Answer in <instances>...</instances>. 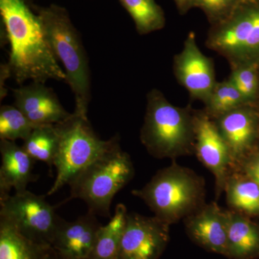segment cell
Segmentation results:
<instances>
[{"label":"cell","mask_w":259,"mask_h":259,"mask_svg":"<svg viewBox=\"0 0 259 259\" xmlns=\"http://www.w3.org/2000/svg\"><path fill=\"white\" fill-rule=\"evenodd\" d=\"M214 120L229 148L234 168L258 142L259 107L243 105Z\"/></svg>","instance_id":"obj_12"},{"label":"cell","mask_w":259,"mask_h":259,"mask_svg":"<svg viewBox=\"0 0 259 259\" xmlns=\"http://www.w3.org/2000/svg\"><path fill=\"white\" fill-rule=\"evenodd\" d=\"M59 134L55 125L35 126L24 141L23 149L34 160L44 162L50 168L54 166L58 149Z\"/></svg>","instance_id":"obj_21"},{"label":"cell","mask_w":259,"mask_h":259,"mask_svg":"<svg viewBox=\"0 0 259 259\" xmlns=\"http://www.w3.org/2000/svg\"><path fill=\"white\" fill-rule=\"evenodd\" d=\"M205 182L175 160L162 168L133 195L147 204L154 216L170 226L185 219L205 204Z\"/></svg>","instance_id":"obj_4"},{"label":"cell","mask_w":259,"mask_h":259,"mask_svg":"<svg viewBox=\"0 0 259 259\" xmlns=\"http://www.w3.org/2000/svg\"><path fill=\"white\" fill-rule=\"evenodd\" d=\"M174 72L192 100L207 101L217 83L214 61L199 50L194 32L189 34L183 49L174 58Z\"/></svg>","instance_id":"obj_11"},{"label":"cell","mask_w":259,"mask_h":259,"mask_svg":"<svg viewBox=\"0 0 259 259\" xmlns=\"http://www.w3.org/2000/svg\"><path fill=\"white\" fill-rule=\"evenodd\" d=\"M125 204H118L107 224L97 232L91 259H117L127 215Z\"/></svg>","instance_id":"obj_20"},{"label":"cell","mask_w":259,"mask_h":259,"mask_svg":"<svg viewBox=\"0 0 259 259\" xmlns=\"http://www.w3.org/2000/svg\"><path fill=\"white\" fill-rule=\"evenodd\" d=\"M100 226L90 211L72 222L60 218L51 247L62 259H91Z\"/></svg>","instance_id":"obj_14"},{"label":"cell","mask_w":259,"mask_h":259,"mask_svg":"<svg viewBox=\"0 0 259 259\" xmlns=\"http://www.w3.org/2000/svg\"><path fill=\"white\" fill-rule=\"evenodd\" d=\"M119 141L118 135L114 136L111 146L71 181L67 201L82 199L90 212L111 218L112 199L135 175L131 156L122 151Z\"/></svg>","instance_id":"obj_5"},{"label":"cell","mask_w":259,"mask_h":259,"mask_svg":"<svg viewBox=\"0 0 259 259\" xmlns=\"http://www.w3.org/2000/svg\"><path fill=\"white\" fill-rule=\"evenodd\" d=\"M258 142H259V139H258Z\"/></svg>","instance_id":"obj_30"},{"label":"cell","mask_w":259,"mask_h":259,"mask_svg":"<svg viewBox=\"0 0 259 259\" xmlns=\"http://www.w3.org/2000/svg\"><path fill=\"white\" fill-rule=\"evenodd\" d=\"M189 238L204 250L227 257V212L216 202L205 204L184 219Z\"/></svg>","instance_id":"obj_13"},{"label":"cell","mask_w":259,"mask_h":259,"mask_svg":"<svg viewBox=\"0 0 259 259\" xmlns=\"http://www.w3.org/2000/svg\"><path fill=\"white\" fill-rule=\"evenodd\" d=\"M13 95L15 106L35 126L55 125L71 115L45 83L32 81L30 84L13 90Z\"/></svg>","instance_id":"obj_15"},{"label":"cell","mask_w":259,"mask_h":259,"mask_svg":"<svg viewBox=\"0 0 259 259\" xmlns=\"http://www.w3.org/2000/svg\"><path fill=\"white\" fill-rule=\"evenodd\" d=\"M35 126L15 106L3 105L0 109V140L25 141Z\"/></svg>","instance_id":"obj_24"},{"label":"cell","mask_w":259,"mask_h":259,"mask_svg":"<svg viewBox=\"0 0 259 259\" xmlns=\"http://www.w3.org/2000/svg\"><path fill=\"white\" fill-rule=\"evenodd\" d=\"M51 248L30 241L0 218V259H44Z\"/></svg>","instance_id":"obj_19"},{"label":"cell","mask_w":259,"mask_h":259,"mask_svg":"<svg viewBox=\"0 0 259 259\" xmlns=\"http://www.w3.org/2000/svg\"><path fill=\"white\" fill-rule=\"evenodd\" d=\"M240 0H194L196 8H200L211 25L226 18Z\"/></svg>","instance_id":"obj_26"},{"label":"cell","mask_w":259,"mask_h":259,"mask_svg":"<svg viewBox=\"0 0 259 259\" xmlns=\"http://www.w3.org/2000/svg\"><path fill=\"white\" fill-rule=\"evenodd\" d=\"M194 113L190 105L175 106L156 89L147 95L141 141L151 156L171 158L194 153Z\"/></svg>","instance_id":"obj_3"},{"label":"cell","mask_w":259,"mask_h":259,"mask_svg":"<svg viewBox=\"0 0 259 259\" xmlns=\"http://www.w3.org/2000/svg\"><path fill=\"white\" fill-rule=\"evenodd\" d=\"M205 44L231 69L259 66V0H240L226 18L211 25Z\"/></svg>","instance_id":"obj_6"},{"label":"cell","mask_w":259,"mask_h":259,"mask_svg":"<svg viewBox=\"0 0 259 259\" xmlns=\"http://www.w3.org/2000/svg\"><path fill=\"white\" fill-rule=\"evenodd\" d=\"M170 225L156 216L127 213L117 259H158L169 241Z\"/></svg>","instance_id":"obj_9"},{"label":"cell","mask_w":259,"mask_h":259,"mask_svg":"<svg viewBox=\"0 0 259 259\" xmlns=\"http://www.w3.org/2000/svg\"><path fill=\"white\" fill-rule=\"evenodd\" d=\"M204 104V111L213 120L247 105L241 94L228 79L221 82L217 81Z\"/></svg>","instance_id":"obj_23"},{"label":"cell","mask_w":259,"mask_h":259,"mask_svg":"<svg viewBox=\"0 0 259 259\" xmlns=\"http://www.w3.org/2000/svg\"><path fill=\"white\" fill-rule=\"evenodd\" d=\"M228 79L247 105L259 107V66H243L232 69Z\"/></svg>","instance_id":"obj_25"},{"label":"cell","mask_w":259,"mask_h":259,"mask_svg":"<svg viewBox=\"0 0 259 259\" xmlns=\"http://www.w3.org/2000/svg\"><path fill=\"white\" fill-rule=\"evenodd\" d=\"M228 254L231 259H254L259 257V228L246 216L226 210Z\"/></svg>","instance_id":"obj_17"},{"label":"cell","mask_w":259,"mask_h":259,"mask_svg":"<svg viewBox=\"0 0 259 259\" xmlns=\"http://www.w3.org/2000/svg\"><path fill=\"white\" fill-rule=\"evenodd\" d=\"M132 17L140 35H146L164 28V13L155 0H119Z\"/></svg>","instance_id":"obj_22"},{"label":"cell","mask_w":259,"mask_h":259,"mask_svg":"<svg viewBox=\"0 0 259 259\" xmlns=\"http://www.w3.org/2000/svg\"><path fill=\"white\" fill-rule=\"evenodd\" d=\"M194 153L215 180L216 198L224 192L230 168H233L231 152L215 122L203 110L194 113Z\"/></svg>","instance_id":"obj_10"},{"label":"cell","mask_w":259,"mask_h":259,"mask_svg":"<svg viewBox=\"0 0 259 259\" xmlns=\"http://www.w3.org/2000/svg\"><path fill=\"white\" fill-rule=\"evenodd\" d=\"M59 134V149L54 166L55 182L47 195H52L69 185L83 168L111 146L114 137L101 140L95 134L88 117L73 112L66 120L55 124Z\"/></svg>","instance_id":"obj_7"},{"label":"cell","mask_w":259,"mask_h":259,"mask_svg":"<svg viewBox=\"0 0 259 259\" xmlns=\"http://www.w3.org/2000/svg\"><path fill=\"white\" fill-rule=\"evenodd\" d=\"M44 259H62L58 255V253H56L55 250L53 249V248H51L50 251L49 252L47 256Z\"/></svg>","instance_id":"obj_29"},{"label":"cell","mask_w":259,"mask_h":259,"mask_svg":"<svg viewBox=\"0 0 259 259\" xmlns=\"http://www.w3.org/2000/svg\"><path fill=\"white\" fill-rule=\"evenodd\" d=\"M238 165H241L243 174L259 185V151H252Z\"/></svg>","instance_id":"obj_27"},{"label":"cell","mask_w":259,"mask_h":259,"mask_svg":"<svg viewBox=\"0 0 259 259\" xmlns=\"http://www.w3.org/2000/svg\"><path fill=\"white\" fill-rule=\"evenodd\" d=\"M181 15H185L192 8H195L194 0H174Z\"/></svg>","instance_id":"obj_28"},{"label":"cell","mask_w":259,"mask_h":259,"mask_svg":"<svg viewBox=\"0 0 259 259\" xmlns=\"http://www.w3.org/2000/svg\"><path fill=\"white\" fill-rule=\"evenodd\" d=\"M0 200L9 197L13 189L16 192L27 190L30 182L38 178L32 172L34 160L15 141H0Z\"/></svg>","instance_id":"obj_16"},{"label":"cell","mask_w":259,"mask_h":259,"mask_svg":"<svg viewBox=\"0 0 259 259\" xmlns=\"http://www.w3.org/2000/svg\"><path fill=\"white\" fill-rule=\"evenodd\" d=\"M0 14L10 47L8 65L19 84L27 80L66 81V74L49 45L41 20L27 0H0Z\"/></svg>","instance_id":"obj_1"},{"label":"cell","mask_w":259,"mask_h":259,"mask_svg":"<svg viewBox=\"0 0 259 259\" xmlns=\"http://www.w3.org/2000/svg\"><path fill=\"white\" fill-rule=\"evenodd\" d=\"M41 20L49 45L66 74V82L74 95L75 113L88 117L91 100V76L86 51L77 30L67 10L51 5L38 7L31 5Z\"/></svg>","instance_id":"obj_2"},{"label":"cell","mask_w":259,"mask_h":259,"mask_svg":"<svg viewBox=\"0 0 259 259\" xmlns=\"http://www.w3.org/2000/svg\"><path fill=\"white\" fill-rule=\"evenodd\" d=\"M224 192L231 210L243 215L259 214V185L245 174L230 172Z\"/></svg>","instance_id":"obj_18"},{"label":"cell","mask_w":259,"mask_h":259,"mask_svg":"<svg viewBox=\"0 0 259 259\" xmlns=\"http://www.w3.org/2000/svg\"><path fill=\"white\" fill-rule=\"evenodd\" d=\"M0 218L30 241L51 246L60 217L44 195L28 190L0 200Z\"/></svg>","instance_id":"obj_8"}]
</instances>
